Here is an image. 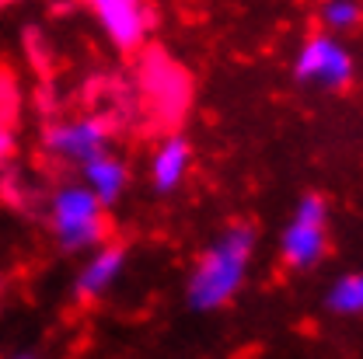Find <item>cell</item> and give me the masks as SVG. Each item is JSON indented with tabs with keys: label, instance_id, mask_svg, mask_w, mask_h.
<instances>
[{
	"label": "cell",
	"instance_id": "6da1fadb",
	"mask_svg": "<svg viewBox=\"0 0 363 359\" xmlns=\"http://www.w3.org/2000/svg\"><path fill=\"white\" fill-rule=\"evenodd\" d=\"M255 251V230L248 224H234L224 230V237L196 262L189 275V304L196 311H217L241 290L248 262Z\"/></svg>",
	"mask_w": 363,
	"mask_h": 359
},
{
	"label": "cell",
	"instance_id": "7a4b0ae2",
	"mask_svg": "<svg viewBox=\"0 0 363 359\" xmlns=\"http://www.w3.org/2000/svg\"><path fill=\"white\" fill-rule=\"evenodd\" d=\"M49 224L56 241L67 251L77 248H94L98 241H105V206L91 195L84 185H67L52 195L49 203Z\"/></svg>",
	"mask_w": 363,
	"mask_h": 359
},
{
	"label": "cell",
	"instance_id": "3957f363",
	"mask_svg": "<svg viewBox=\"0 0 363 359\" xmlns=\"http://www.w3.org/2000/svg\"><path fill=\"white\" fill-rule=\"evenodd\" d=\"M328 251V206L321 195H304L279 237V255L290 269H311Z\"/></svg>",
	"mask_w": 363,
	"mask_h": 359
},
{
	"label": "cell",
	"instance_id": "277c9868",
	"mask_svg": "<svg viewBox=\"0 0 363 359\" xmlns=\"http://www.w3.org/2000/svg\"><path fill=\"white\" fill-rule=\"evenodd\" d=\"M294 74L301 84H311L321 91H342L353 81V52L342 45V39L318 32L308 35L297 59H294Z\"/></svg>",
	"mask_w": 363,
	"mask_h": 359
},
{
	"label": "cell",
	"instance_id": "5b68a950",
	"mask_svg": "<svg viewBox=\"0 0 363 359\" xmlns=\"http://www.w3.org/2000/svg\"><path fill=\"white\" fill-rule=\"evenodd\" d=\"M45 150L56 154L60 161L91 164L94 157L108 154V122L98 119V115L56 122V126L45 130Z\"/></svg>",
	"mask_w": 363,
	"mask_h": 359
},
{
	"label": "cell",
	"instance_id": "8992f818",
	"mask_svg": "<svg viewBox=\"0 0 363 359\" xmlns=\"http://www.w3.org/2000/svg\"><path fill=\"white\" fill-rule=\"evenodd\" d=\"M94 18H98L101 32L126 52L136 49L147 35V11L133 0H98Z\"/></svg>",
	"mask_w": 363,
	"mask_h": 359
},
{
	"label": "cell",
	"instance_id": "52a82bcc",
	"mask_svg": "<svg viewBox=\"0 0 363 359\" xmlns=\"http://www.w3.org/2000/svg\"><path fill=\"white\" fill-rule=\"evenodd\" d=\"M143 88L150 94V101L161 108V115H168V119L182 115V108L189 101V81H185V74H182L179 67H172L168 59H161V56H154V59L143 63Z\"/></svg>",
	"mask_w": 363,
	"mask_h": 359
},
{
	"label": "cell",
	"instance_id": "ba28073f",
	"mask_svg": "<svg viewBox=\"0 0 363 359\" xmlns=\"http://www.w3.org/2000/svg\"><path fill=\"white\" fill-rule=\"evenodd\" d=\"M123 262H126V251H123V248H116V244L98 248V251L91 255V262L81 269V275H77V297H81V300L101 297V293L116 283V275L123 272Z\"/></svg>",
	"mask_w": 363,
	"mask_h": 359
},
{
	"label": "cell",
	"instance_id": "9c48e42d",
	"mask_svg": "<svg viewBox=\"0 0 363 359\" xmlns=\"http://www.w3.org/2000/svg\"><path fill=\"white\" fill-rule=\"evenodd\" d=\"M84 188L105 206V203H116L126 188V164L112 154H101L94 157L91 164H84Z\"/></svg>",
	"mask_w": 363,
	"mask_h": 359
},
{
	"label": "cell",
	"instance_id": "30bf717a",
	"mask_svg": "<svg viewBox=\"0 0 363 359\" xmlns=\"http://www.w3.org/2000/svg\"><path fill=\"white\" fill-rule=\"evenodd\" d=\"M185 171H189V143L182 136H168L157 147V154H154V168H150L154 185L161 192H168V188H175L185 178Z\"/></svg>",
	"mask_w": 363,
	"mask_h": 359
},
{
	"label": "cell",
	"instance_id": "8fae6325",
	"mask_svg": "<svg viewBox=\"0 0 363 359\" xmlns=\"http://www.w3.org/2000/svg\"><path fill=\"white\" fill-rule=\"evenodd\" d=\"M328 311L350 314V317L363 314V272L342 275V279L332 283V290H328Z\"/></svg>",
	"mask_w": 363,
	"mask_h": 359
},
{
	"label": "cell",
	"instance_id": "7c38bea8",
	"mask_svg": "<svg viewBox=\"0 0 363 359\" xmlns=\"http://www.w3.org/2000/svg\"><path fill=\"white\" fill-rule=\"evenodd\" d=\"M360 21H363V7L353 4V0H328V4L321 7V25H325V32L335 35V39H339L342 32H353Z\"/></svg>",
	"mask_w": 363,
	"mask_h": 359
},
{
	"label": "cell",
	"instance_id": "4fadbf2b",
	"mask_svg": "<svg viewBox=\"0 0 363 359\" xmlns=\"http://www.w3.org/2000/svg\"><path fill=\"white\" fill-rule=\"evenodd\" d=\"M11 147H14V139H11V133H0V161L11 154Z\"/></svg>",
	"mask_w": 363,
	"mask_h": 359
},
{
	"label": "cell",
	"instance_id": "5bb4252c",
	"mask_svg": "<svg viewBox=\"0 0 363 359\" xmlns=\"http://www.w3.org/2000/svg\"><path fill=\"white\" fill-rule=\"evenodd\" d=\"M18 359H32V356H18Z\"/></svg>",
	"mask_w": 363,
	"mask_h": 359
}]
</instances>
